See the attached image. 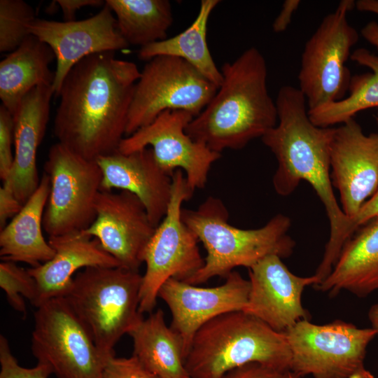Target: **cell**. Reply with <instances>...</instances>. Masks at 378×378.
I'll return each instance as SVG.
<instances>
[{
  "mask_svg": "<svg viewBox=\"0 0 378 378\" xmlns=\"http://www.w3.org/2000/svg\"><path fill=\"white\" fill-rule=\"evenodd\" d=\"M221 378H296V377L290 370H281L258 363H249L228 371Z\"/></svg>",
  "mask_w": 378,
  "mask_h": 378,
  "instance_id": "34",
  "label": "cell"
},
{
  "mask_svg": "<svg viewBox=\"0 0 378 378\" xmlns=\"http://www.w3.org/2000/svg\"><path fill=\"white\" fill-rule=\"evenodd\" d=\"M0 378H48L50 368L41 363L31 368L20 365L12 354L8 340L0 336Z\"/></svg>",
  "mask_w": 378,
  "mask_h": 378,
  "instance_id": "31",
  "label": "cell"
},
{
  "mask_svg": "<svg viewBox=\"0 0 378 378\" xmlns=\"http://www.w3.org/2000/svg\"><path fill=\"white\" fill-rule=\"evenodd\" d=\"M30 34L48 44L57 62L52 88L57 97L70 70L83 59L101 52L127 48L111 9L105 4L95 15L81 20L58 22L36 18Z\"/></svg>",
  "mask_w": 378,
  "mask_h": 378,
  "instance_id": "14",
  "label": "cell"
},
{
  "mask_svg": "<svg viewBox=\"0 0 378 378\" xmlns=\"http://www.w3.org/2000/svg\"><path fill=\"white\" fill-rule=\"evenodd\" d=\"M48 242L55 251L53 258L27 269L37 284L36 307L50 299L63 297L71 286L74 274L81 268L120 266L97 239L81 232L49 237Z\"/></svg>",
  "mask_w": 378,
  "mask_h": 378,
  "instance_id": "21",
  "label": "cell"
},
{
  "mask_svg": "<svg viewBox=\"0 0 378 378\" xmlns=\"http://www.w3.org/2000/svg\"><path fill=\"white\" fill-rule=\"evenodd\" d=\"M118 29L130 46L140 48L166 39L173 22L168 0H106Z\"/></svg>",
  "mask_w": 378,
  "mask_h": 378,
  "instance_id": "28",
  "label": "cell"
},
{
  "mask_svg": "<svg viewBox=\"0 0 378 378\" xmlns=\"http://www.w3.org/2000/svg\"><path fill=\"white\" fill-rule=\"evenodd\" d=\"M300 0H286L281 10L272 23V30L275 33H281L286 30L291 22L294 12L298 9Z\"/></svg>",
  "mask_w": 378,
  "mask_h": 378,
  "instance_id": "39",
  "label": "cell"
},
{
  "mask_svg": "<svg viewBox=\"0 0 378 378\" xmlns=\"http://www.w3.org/2000/svg\"><path fill=\"white\" fill-rule=\"evenodd\" d=\"M375 120H376V122H377V127H378V113H377V115L375 116Z\"/></svg>",
  "mask_w": 378,
  "mask_h": 378,
  "instance_id": "42",
  "label": "cell"
},
{
  "mask_svg": "<svg viewBox=\"0 0 378 378\" xmlns=\"http://www.w3.org/2000/svg\"><path fill=\"white\" fill-rule=\"evenodd\" d=\"M35 19L33 8L23 0H1L0 52L17 49L30 34L29 26Z\"/></svg>",
  "mask_w": 378,
  "mask_h": 378,
  "instance_id": "29",
  "label": "cell"
},
{
  "mask_svg": "<svg viewBox=\"0 0 378 378\" xmlns=\"http://www.w3.org/2000/svg\"><path fill=\"white\" fill-rule=\"evenodd\" d=\"M133 354L159 378H191L185 365L181 338L164 321L161 309L149 314L128 333Z\"/></svg>",
  "mask_w": 378,
  "mask_h": 378,
  "instance_id": "25",
  "label": "cell"
},
{
  "mask_svg": "<svg viewBox=\"0 0 378 378\" xmlns=\"http://www.w3.org/2000/svg\"><path fill=\"white\" fill-rule=\"evenodd\" d=\"M220 2L218 0H202L197 15L187 29L172 37L140 48L139 58L146 61L158 56L183 59L219 88L223 76L209 51L206 34L209 19Z\"/></svg>",
  "mask_w": 378,
  "mask_h": 378,
  "instance_id": "26",
  "label": "cell"
},
{
  "mask_svg": "<svg viewBox=\"0 0 378 378\" xmlns=\"http://www.w3.org/2000/svg\"><path fill=\"white\" fill-rule=\"evenodd\" d=\"M53 95L52 85L38 86L23 98L13 115L14 162L7 178L10 180L15 195L23 205L40 183L37 150L46 134Z\"/></svg>",
  "mask_w": 378,
  "mask_h": 378,
  "instance_id": "20",
  "label": "cell"
},
{
  "mask_svg": "<svg viewBox=\"0 0 378 378\" xmlns=\"http://www.w3.org/2000/svg\"><path fill=\"white\" fill-rule=\"evenodd\" d=\"M354 7L353 0L341 1L305 43L298 80L308 111L340 101L348 92L352 76L346 63L359 38L346 18Z\"/></svg>",
  "mask_w": 378,
  "mask_h": 378,
  "instance_id": "8",
  "label": "cell"
},
{
  "mask_svg": "<svg viewBox=\"0 0 378 378\" xmlns=\"http://www.w3.org/2000/svg\"><path fill=\"white\" fill-rule=\"evenodd\" d=\"M347 378H374L373 374L365 368L355 372Z\"/></svg>",
  "mask_w": 378,
  "mask_h": 378,
  "instance_id": "41",
  "label": "cell"
},
{
  "mask_svg": "<svg viewBox=\"0 0 378 378\" xmlns=\"http://www.w3.org/2000/svg\"><path fill=\"white\" fill-rule=\"evenodd\" d=\"M107 52L90 55L67 74L58 96L53 133L57 142L88 160L118 150L141 71Z\"/></svg>",
  "mask_w": 378,
  "mask_h": 378,
  "instance_id": "1",
  "label": "cell"
},
{
  "mask_svg": "<svg viewBox=\"0 0 378 378\" xmlns=\"http://www.w3.org/2000/svg\"><path fill=\"white\" fill-rule=\"evenodd\" d=\"M0 286L6 293L8 302L17 312L27 314L24 298L34 306L37 300V284L28 270L16 262L2 260L0 263Z\"/></svg>",
  "mask_w": 378,
  "mask_h": 378,
  "instance_id": "30",
  "label": "cell"
},
{
  "mask_svg": "<svg viewBox=\"0 0 378 378\" xmlns=\"http://www.w3.org/2000/svg\"><path fill=\"white\" fill-rule=\"evenodd\" d=\"M368 319L371 323L372 328L376 332L378 337V303L374 304L369 309Z\"/></svg>",
  "mask_w": 378,
  "mask_h": 378,
  "instance_id": "40",
  "label": "cell"
},
{
  "mask_svg": "<svg viewBox=\"0 0 378 378\" xmlns=\"http://www.w3.org/2000/svg\"><path fill=\"white\" fill-rule=\"evenodd\" d=\"M193 118L183 110L164 111L148 125L123 138L118 151L127 154L150 146L157 163L167 174L172 176L176 169H181L192 190L202 189L212 164L221 154L186 133V128Z\"/></svg>",
  "mask_w": 378,
  "mask_h": 378,
  "instance_id": "13",
  "label": "cell"
},
{
  "mask_svg": "<svg viewBox=\"0 0 378 378\" xmlns=\"http://www.w3.org/2000/svg\"><path fill=\"white\" fill-rule=\"evenodd\" d=\"M218 88L183 59L172 56L152 58L141 71L135 85L125 137L167 110H183L196 117Z\"/></svg>",
  "mask_w": 378,
  "mask_h": 378,
  "instance_id": "9",
  "label": "cell"
},
{
  "mask_svg": "<svg viewBox=\"0 0 378 378\" xmlns=\"http://www.w3.org/2000/svg\"><path fill=\"white\" fill-rule=\"evenodd\" d=\"M95 211L94 222L81 232L97 239L120 267L139 271L145 248L156 228L144 205L130 192L101 190Z\"/></svg>",
  "mask_w": 378,
  "mask_h": 378,
  "instance_id": "17",
  "label": "cell"
},
{
  "mask_svg": "<svg viewBox=\"0 0 378 378\" xmlns=\"http://www.w3.org/2000/svg\"><path fill=\"white\" fill-rule=\"evenodd\" d=\"M314 287L330 296L346 290L360 298L378 290V215L345 242L330 274Z\"/></svg>",
  "mask_w": 378,
  "mask_h": 378,
  "instance_id": "22",
  "label": "cell"
},
{
  "mask_svg": "<svg viewBox=\"0 0 378 378\" xmlns=\"http://www.w3.org/2000/svg\"><path fill=\"white\" fill-rule=\"evenodd\" d=\"M220 71L223 80L215 95L186 128L193 140L219 153L242 149L278 122L267 85L266 61L258 48H248Z\"/></svg>",
  "mask_w": 378,
  "mask_h": 378,
  "instance_id": "3",
  "label": "cell"
},
{
  "mask_svg": "<svg viewBox=\"0 0 378 378\" xmlns=\"http://www.w3.org/2000/svg\"><path fill=\"white\" fill-rule=\"evenodd\" d=\"M225 279L220 286L203 288L172 278L158 291V298L170 310V327L181 340L185 360L200 328L221 314L243 311L246 305L249 280L237 271H232Z\"/></svg>",
  "mask_w": 378,
  "mask_h": 378,
  "instance_id": "15",
  "label": "cell"
},
{
  "mask_svg": "<svg viewBox=\"0 0 378 378\" xmlns=\"http://www.w3.org/2000/svg\"><path fill=\"white\" fill-rule=\"evenodd\" d=\"M55 59L51 48L29 34L0 62V99L13 115L23 98L34 88L52 85L55 72L50 65Z\"/></svg>",
  "mask_w": 378,
  "mask_h": 378,
  "instance_id": "24",
  "label": "cell"
},
{
  "mask_svg": "<svg viewBox=\"0 0 378 378\" xmlns=\"http://www.w3.org/2000/svg\"><path fill=\"white\" fill-rule=\"evenodd\" d=\"M64 21L75 20V15L78 10L84 7H103L106 1L103 0H57Z\"/></svg>",
  "mask_w": 378,
  "mask_h": 378,
  "instance_id": "38",
  "label": "cell"
},
{
  "mask_svg": "<svg viewBox=\"0 0 378 378\" xmlns=\"http://www.w3.org/2000/svg\"><path fill=\"white\" fill-rule=\"evenodd\" d=\"M0 188V230L3 229L10 218H13L22 209L23 204L18 200L9 178L2 181Z\"/></svg>",
  "mask_w": 378,
  "mask_h": 378,
  "instance_id": "36",
  "label": "cell"
},
{
  "mask_svg": "<svg viewBox=\"0 0 378 378\" xmlns=\"http://www.w3.org/2000/svg\"><path fill=\"white\" fill-rule=\"evenodd\" d=\"M102 173V190L130 192L144 205L152 224L164 217L171 198L172 176L158 165L150 148L130 153L115 151L97 160Z\"/></svg>",
  "mask_w": 378,
  "mask_h": 378,
  "instance_id": "19",
  "label": "cell"
},
{
  "mask_svg": "<svg viewBox=\"0 0 378 378\" xmlns=\"http://www.w3.org/2000/svg\"><path fill=\"white\" fill-rule=\"evenodd\" d=\"M142 275L122 267H91L74 276L63 296L104 355L143 318Z\"/></svg>",
  "mask_w": 378,
  "mask_h": 378,
  "instance_id": "6",
  "label": "cell"
},
{
  "mask_svg": "<svg viewBox=\"0 0 378 378\" xmlns=\"http://www.w3.org/2000/svg\"><path fill=\"white\" fill-rule=\"evenodd\" d=\"M350 58L369 68L372 72L351 76L346 97L308 111L314 125L320 127H332L354 118L361 111L378 107V56L360 48L351 53Z\"/></svg>",
  "mask_w": 378,
  "mask_h": 378,
  "instance_id": "27",
  "label": "cell"
},
{
  "mask_svg": "<svg viewBox=\"0 0 378 378\" xmlns=\"http://www.w3.org/2000/svg\"><path fill=\"white\" fill-rule=\"evenodd\" d=\"M249 363L290 370L291 354L284 332L244 311L227 312L204 324L185 360L191 378H221Z\"/></svg>",
  "mask_w": 378,
  "mask_h": 378,
  "instance_id": "5",
  "label": "cell"
},
{
  "mask_svg": "<svg viewBox=\"0 0 378 378\" xmlns=\"http://www.w3.org/2000/svg\"><path fill=\"white\" fill-rule=\"evenodd\" d=\"M377 215L378 188L375 193L362 206L358 214L351 219H349L341 237L343 246L360 226Z\"/></svg>",
  "mask_w": 378,
  "mask_h": 378,
  "instance_id": "35",
  "label": "cell"
},
{
  "mask_svg": "<svg viewBox=\"0 0 378 378\" xmlns=\"http://www.w3.org/2000/svg\"><path fill=\"white\" fill-rule=\"evenodd\" d=\"M14 143L13 115L0 106V178L4 181L10 174L14 162L12 144Z\"/></svg>",
  "mask_w": 378,
  "mask_h": 378,
  "instance_id": "33",
  "label": "cell"
},
{
  "mask_svg": "<svg viewBox=\"0 0 378 378\" xmlns=\"http://www.w3.org/2000/svg\"><path fill=\"white\" fill-rule=\"evenodd\" d=\"M50 193L43 218L49 237L82 232L96 218L95 204L102 173L97 161L88 160L57 142L44 164Z\"/></svg>",
  "mask_w": 378,
  "mask_h": 378,
  "instance_id": "12",
  "label": "cell"
},
{
  "mask_svg": "<svg viewBox=\"0 0 378 378\" xmlns=\"http://www.w3.org/2000/svg\"><path fill=\"white\" fill-rule=\"evenodd\" d=\"M356 7L360 11L370 12L378 15V0H358ZM362 36L378 50V23L371 21L361 29Z\"/></svg>",
  "mask_w": 378,
  "mask_h": 378,
  "instance_id": "37",
  "label": "cell"
},
{
  "mask_svg": "<svg viewBox=\"0 0 378 378\" xmlns=\"http://www.w3.org/2000/svg\"><path fill=\"white\" fill-rule=\"evenodd\" d=\"M102 378H159L148 370L134 356L129 358L108 355L105 360Z\"/></svg>",
  "mask_w": 378,
  "mask_h": 378,
  "instance_id": "32",
  "label": "cell"
},
{
  "mask_svg": "<svg viewBox=\"0 0 378 378\" xmlns=\"http://www.w3.org/2000/svg\"><path fill=\"white\" fill-rule=\"evenodd\" d=\"M192 190L181 169L172 175V192L167 213L146 245L142 260L146 272L142 275L139 311L152 313L158 291L169 279L187 281L204 265L195 234L183 223L182 204L189 200Z\"/></svg>",
  "mask_w": 378,
  "mask_h": 378,
  "instance_id": "7",
  "label": "cell"
},
{
  "mask_svg": "<svg viewBox=\"0 0 378 378\" xmlns=\"http://www.w3.org/2000/svg\"><path fill=\"white\" fill-rule=\"evenodd\" d=\"M250 291L243 311L284 332L297 322L308 319L302 304L304 288L320 284L314 274L299 276L292 273L276 255L262 258L248 269Z\"/></svg>",
  "mask_w": 378,
  "mask_h": 378,
  "instance_id": "18",
  "label": "cell"
},
{
  "mask_svg": "<svg viewBox=\"0 0 378 378\" xmlns=\"http://www.w3.org/2000/svg\"><path fill=\"white\" fill-rule=\"evenodd\" d=\"M290 371L296 378H347L364 368L366 350L377 336L372 328L342 321L317 325L301 320L287 329Z\"/></svg>",
  "mask_w": 378,
  "mask_h": 378,
  "instance_id": "11",
  "label": "cell"
},
{
  "mask_svg": "<svg viewBox=\"0 0 378 378\" xmlns=\"http://www.w3.org/2000/svg\"><path fill=\"white\" fill-rule=\"evenodd\" d=\"M183 223L206 251L204 266L185 282L198 285L214 276L225 278L237 267L248 269L262 258L290 256L295 246L288 234L290 218L279 214L257 229H241L228 223V211L218 198L210 196L197 209H182Z\"/></svg>",
  "mask_w": 378,
  "mask_h": 378,
  "instance_id": "4",
  "label": "cell"
},
{
  "mask_svg": "<svg viewBox=\"0 0 378 378\" xmlns=\"http://www.w3.org/2000/svg\"><path fill=\"white\" fill-rule=\"evenodd\" d=\"M50 188L49 177L44 172L37 189L20 211L0 230L2 260L22 262L34 267L53 258L55 251L42 231Z\"/></svg>",
  "mask_w": 378,
  "mask_h": 378,
  "instance_id": "23",
  "label": "cell"
},
{
  "mask_svg": "<svg viewBox=\"0 0 378 378\" xmlns=\"http://www.w3.org/2000/svg\"><path fill=\"white\" fill-rule=\"evenodd\" d=\"M330 164L342 211L351 219L378 188V133L365 134L354 118L335 127Z\"/></svg>",
  "mask_w": 378,
  "mask_h": 378,
  "instance_id": "16",
  "label": "cell"
},
{
  "mask_svg": "<svg viewBox=\"0 0 378 378\" xmlns=\"http://www.w3.org/2000/svg\"><path fill=\"white\" fill-rule=\"evenodd\" d=\"M275 102L277 124L261 138L277 161L274 189L281 196H288L301 181L311 185L330 223L323 257L334 260L340 253L341 235L349 219L336 200L330 177V149L335 127H320L312 122L299 88L282 86Z\"/></svg>",
  "mask_w": 378,
  "mask_h": 378,
  "instance_id": "2",
  "label": "cell"
},
{
  "mask_svg": "<svg viewBox=\"0 0 378 378\" xmlns=\"http://www.w3.org/2000/svg\"><path fill=\"white\" fill-rule=\"evenodd\" d=\"M31 349L37 363L57 378H102L106 357L64 297L50 299L34 313Z\"/></svg>",
  "mask_w": 378,
  "mask_h": 378,
  "instance_id": "10",
  "label": "cell"
}]
</instances>
